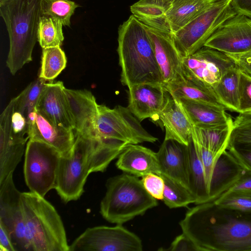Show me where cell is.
Masks as SVG:
<instances>
[{"mask_svg": "<svg viewBox=\"0 0 251 251\" xmlns=\"http://www.w3.org/2000/svg\"><path fill=\"white\" fill-rule=\"evenodd\" d=\"M10 174L0 182V224L9 232L16 251H32L26 229L21 194Z\"/></svg>", "mask_w": 251, "mask_h": 251, "instance_id": "7c38bea8", "label": "cell"}, {"mask_svg": "<svg viewBox=\"0 0 251 251\" xmlns=\"http://www.w3.org/2000/svg\"><path fill=\"white\" fill-rule=\"evenodd\" d=\"M218 204L232 208L251 211V191H229L214 201Z\"/></svg>", "mask_w": 251, "mask_h": 251, "instance_id": "d590c367", "label": "cell"}, {"mask_svg": "<svg viewBox=\"0 0 251 251\" xmlns=\"http://www.w3.org/2000/svg\"><path fill=\"white\" fill-rule=\"evenodd\" d=\"M232 0H217L172 35L183 57L188 56L203 47L221 25L237 14Z\"/></svg>", "mask_w": 251, "mask_h": 251, "instance_id": "52a82bcc", "label": "cell"}, {"mask_svg": "<svg viewBox=\"0 0 251 251\" xmlns=\"http://www.w3.org/2000/svg\"></svg>", "mask_w": 251, "mask_h": 251, "instance_id": "bcb514c9", "label": "cell"}, {"mask_svg": "<svg viewBox=\"0 0 251 251\" xmlns=\"http://www.w3.org/2000/svg\"><path fill=\"white\" fill-rule=\"evenodd\" d=\"M97 142L75 135L71 154L61 156L54 189L65 202L77 200L84 192L87 178L92 173L91 157Z\"/></svg>", "mask_w": 251, "mask_h": 251, "instance_id": "8992f818", "label": "cell"}, {"mask_svg": "<svg viewBox=\"0 0 251 251\" xmlns=\"http://www.w3.org/2000/svg\"><path fill=\"white\" fill-rule=\"evenodd\" d=\"M42 0H7L0 4V15L9 38L6 66L14 75L32 61L38 41Z\"/></svg>", "mask_w": 251, "mask_h": 251, "instance_id": "3957f363", "label": "cell"}, {"mask_svg": "<svg viewBox=\"0 0 251 251\" xmlns=\"http://www.w3.org/2000/svg\"><path fill=\"white\" fill-rule=\"evenodd\" d=\"M169 92L163 84H138L128 87V106L130 112L140 121L147 118L159 120Z\"/></svg>", "mask_w": 251, "mask_h": 251, "instance_id": "ac0fdd59", "label": "cell"}, {"mask_svg": "<svg viewBox=\"0 0 251 251\" xmlns=\"http://www.w3.org/2000/svg\"><path fill=\"white\" fill-rule=\"evenodd\" d=\"M239 191H251V171L245 170L236 181L224 193Z\"/></svg>", "mask_w": 251, "mask_h": 251, "instance_id": "60d3db41", "label": "cell"}, {"mask_svg": "<svg viewBox=\"0 0 251 251\" xmlns=\"http://www.w3.org/2000/svg\"><path fill=\"white\" fill-rule=\"evenodd\" d=\"M193 125L196 127H213L233 122L224 107L186 99H176Z\"/></svg>", "mask_w": 251, "mask_h": 251, "instance_id": "cb8c5ba5", "label": "cell"}, {"mask_svg": "<svg viewBox=\"0 0 251 251\" xmlns=\"http://www.w3.org/2000/svg\"><path fill=\"white\" fill-rule=\"evenodd\" d=\"M242 71L251 76V51L242 54H226Z\"/></svg>", "mask_w": 251, "mask_h": 251, "instance_id": "ab89813d", "label": "cell"}, {"mask_svg": "<svg viewBox=\"0 0 251 251\" xmlns=\"http://www.w3.org/2000/svg\"><path fill=\"white\" fill-rule=\"evenodd\" d=\"M62 26L58 20L42 16L38 28V41L42 49L62 45L64 39Z\"/></svg>", "mask_w": 251, "mask_h": 251, "instance_id": "d6a6232c", "label": "cell"}, {"mask_svg": "<svg viewBox=\"0 0 251 251\" xmlns=\"http://www.w3.org/2000/svg\"><path fill=\"white\" fill-rule=\"evenodd\" d=\"M117 167L137 177L154 173L161 175L156 152L138 144L127 145L118 156Z\"/></svg>", "mask_w": 251, "mask_h": 251, "instance_id": "603a6c76", "label": "cell"}, {"mask_svg": "<svg viewBox=\"0 0 251 251\" xmlns=\"http://www.w3.org/2000/svg\"><path fill=\"white\" fill-rule=\"evenodd\" d=\"M232 126L233 122L213 127L194 126L192 136L213 152L222 154L228 146Z\"/></svg>", "mask_w": 251, "mask_h": 251, "instance_id": "4316f807", "label": "cell"}, {"mask_svg": "<svg viewBox=\"0 0 251 251\" xmlns=\"http://www.w3.org/2000/svg\"><path fill=\"white\" fill-rule=\"evenodd\" d=\"M100 204V213L107 221L120 225L143 215L158 205L145 189L141 179L126 173L110 177Z\"/></svg>", "mask_w": 251, "mask_h": 251, "instance_id": "277c9868", "label": "cell"}, {"mask_svg": "<svg viewBox=\"0 0 251 251\" xmlns=\"http://www.w3.org/2000/svg\"><path fill=\"white\" fill-rule=\"evenodd\" d=\"M146 190L156 200H162L164 190V180L161 175L151 173L142 177Z\"/></svg>", "mask_w": 251, "mask_h": 251, "instance_id": "74e56055", "label": "cell"}, {"mask_svg": "<svg viewBox=\"0 0 251 251\" xmlns=\"http://www.w3.org/2000/svg\"><path fill=\"white\" fill-rule=\"evenodd\" d=\"M166 251H201L200 247L184 233L176 237Z\"/></svg>", "mask_w": 251, "mask_h": 251, "instance_id": "f35d334b", "label": "cell"}, {"mask_svg": "<svg viewBox=\"0 0 251 251\" xmlns=\"http://www.w3.org/2000/svg\"><path fill=\"white\" fill-rule=\"evenodd\" d=\"M29 140L27 126L10 120L8 104L0 116V182L13 173L25 152Z\"/></svg>", "mask_w": 251, "mask_h": 251, "instance_id": "4fadbf2b", "label": "cell"}, {"mask_svg": "<svg viewBox=\"0 0 251 251\" xmlns=\"http://www.w3.org/2000/svg\"><path fill=\"white\" fill-rule=\"evenodd\" d=\"M164 180L162 201L170 208L185 207L195 203V199L191 191L178 182L160 175Z\"/></svg>", "mask_w": 251, "mask_h": 251, "instance_id": "1f68e13d", "label": "cell"}, {"mask_svg": "<svg viewBox=\"0 0 251 251\" xmlns=\"http://www.w3.org/2000/svg\"><path fill=\"white\" fill-rule=\"evenodd\" d=\"M203 46L225 54L251 51V18L237 13L221 25Z\"/></svg>", "mask_w": 251, "mask_h": 251, "instance_id": "5bb4252c", "label": "cell"}, {"mask_svg": "<svg viewBox=\"0 0 251 251\" xmlns=\"http://www.w3.org/2000/svg\"><path fill=\"white\" fill-rule=\"evenodd\" d=\"M0 251H16L10 235L1 224H0Z\"/></svg>", "mask_w": 251, "mask_h": 251, "instance_id": "7bdbcfd3", "label": "cell"}, {"mask_svg": "<svg viewBox=\"0 0 251 251\" xmlns=\"http://www.w3.org/2000/svg\"><path fill=\"white\" fill-rule=\"evenodd\" d=\"M156 154L161 175L178 182L189 189L187 146L174 140L164 139Z\"/></svg>", "mask_w": 251, "mask_h": 251, "instance_id": "44dd1931", "label": "cell"}, {"mask_svg": "<svg viewBox=\"0 0 251 251\" xmlns=\"http://www.w3.org/2000/svg\"><path fill=\"white\" fill-rule=\"evenodd\" d=\"M97 130L100 139L130 144L154 143L158 139L146 131L128 108L118 105L110 108L98 104Z\"/></svg>", "mask_w": 251, "mask_h": 251, "instance_id": "9c48e42d", "label": "cell"}, {"mask_svg": "<svg viewBox=\"0 0 251 251\" xmlns=\"http://www.w3.org/2000/svg\"><path fill=\"white\" fill-rule=\"evenodd\" d=\"M66 64V55L60 47L44 48L39 76L47 81H52L65 69Z\"/></svg>", "mask_w": 251, "mask_h": 251, "instance_id": "f546056e", "label": "cell"}, {"mask_svg": "<svg viewBox=\"0 0 251 251\" xmlns=\"http://www.w3.org/2000/svg\"><path fill=\"white\" fill-rule=\"evenodd\" d=\"M65 92L74 122L75 135L100 140L97 130L98 104L89 90L65 88Z\"/></svg>", "mask_w": 251, "mask_h": 251, "instance_id": "e0dca14e", "label": "cell"}, {"mask_svg": "<svg viewBox=\"0 0 251 251\" xmlns=\"http://www.w3.org/2000/svg\"><path fill=\"white\" fill-rule=\"evenodd\" d=\"M187 156L189 189L195 199V204L209 202L204 169L192 137L187 145Z\"/></svg>", "mask_w": 251, "mask_h": 251, "instance_id": "d4e9b609", "label": "cell"}, {"mask_svg": "<svg viewBox=\"0 0 251 251\" xmlns=\"http://www.w3.org/2000/svg\"><path fill=\"white\" fill-rule=\"evenodd\" d=\"M142 242L135 233L117 224L87 228L70 245L69 251H142Z\"/></svg>", "mask_w": 251, "mask_h": 251, "instance_id": "30bf717a", "label": "cell"}, {"mask_svg": "<svg viewBox=\"0 0 251 251\" xmlns=\"http://www.w3.org/2000/svg\"><path fill=\"white\" fill-rule=\"evenodd\" d=\"M29 140L46 144L62 156L71 154L75 140L74 130L60 127L48 120L36 108L27 117Z\"/></svg>", "mask_w": 251, "mask_h": 251, "instance_id": "2e32d148", "label": "cell"}, {"mask_svg": "<svg viewBox=\"0 0 251 251\" xmlns=\"http://www.w3.org/2000/svg\"><path fill=\"white\" fill-rule=\"evenodd\" d=\"M229 148L251 150V114L239 113L233 121Z\"/></svg>", "mask_w": 251, "mask_h": 251, "instance_id": "836d02e7", "label": "cell"}, {"mask_svg": "<svg viewBox=\"0 0 251 251\" xmlns=\"http://www.w3.org/2000/svg\"><path fill=\"white\" fill-rule=\"evenodd\" d=\"M232 5L237 13L251 18V0H232Z\"/></svg>", "mask_w": 251, "mask_h": 251, "instance_id": "ee69618b", "label": "cell"}, {"mask_svg": "<svg viewBox=\"0 0 251 251\" xmlns=\"http://www.w3.org/2000/svg\"><path fill=\"white\" fill-rule=\"evenodd\" d=\"M165 130V140H174L187 146L194 126L179 101L169 93L158 116Z\"/></svg>", "mask_w": 251, "mask_h": 251, "instance_id": "7402d4cb", "label": "cell"}, {"mask_svg": "<svg viewBox=\"0 0 251 251\" xmlns=\"http://www.w3.org/2000/svg\"><path fill=\"white\" fill-rule=\"evenodd\" d=\"M7 0H0V4H2L5 1H6Z\"/></svg>", "mask_w": 251, "mask_h": 251, "instance_id": "f6af8a7d", "label": "cell"}, {"mask_svg": "<svg viewBox=\"0 0 251 251\" xmlns=\"http://www.w3.org/2000/svg\"><path fill=\"white\" fill-rule=\"evenodd\" d=\"M217 1L175 0L169 8L151 27L172 35Z\"/></svg>", "mask_w": 251, "mask_h": 251, "instance_id": "ffe728a7", "label": "cell"}, {"mask_svg": "<svg viewBox=\"0 0 251 251\" xmlns=\"http://www.w3.org/2000/svg\"><path fill=\"white\" fill-rule=\"evenodd\" d=\"M240 69L236 65L227 71L214 89V93L226 109L238 112Z\"/></svg>", "mask_w": 251, "mask_h": 251, "instance_id": "484cf974", "label": "cell"}, {"mask_svg": "<svg viewBox=\"0 0 251 251\" xmlns=\"http://www.w3.org/2000/svg\"><path fill=\"white\" fill-rule=\"evenodd\" d=\"M21 201L32 251H69L63 222L54 206L30 191L22 192Z\"/></svg>", "mask_w": 251, "mask_h": 251, "instance_id": "5b68a950", "label": "cell"}, {"mask_svg": "<svg viewBox=\"0 0 251 251\" xmlns=\"http://www.w3.org/2000/svg\"><path fill=\"white\" fill-rule=\"evenodd\" d=\"M62 81L47 82L36 109L55 125L74 130V122Z\"/></svg>", "mask_w": 251, "mask_h": 251, "instance_id": "d6986e66", "label": "cell"}, {"mask_svg": "<svg viewBox=\"0 0 251 251\" xmlns=\"http://www.w3.org/2000/svg\"><path fill=\"white\" fill-rule=\"evenodd\" d=\"M47 81L38 76L30 83L16 97L11 100L14 108L27 118L34 111Z\"/></svg>", "mask_w": 251, "mask_h": 251, "instance_id": "4dcf8cb0", "label": "cell"}, {"mask_svg": "<svg viewBox=\"0 0 251 251\" xmlns=\"http://www.w3.org/2000/svg\"><path fill=\"white\" fill-rule=\"evenodd\" d=\"M117 52L121 82L129 87L142 83L163 84L146 25L131 15L118 28Z\"/></svg>", "mask_w": 251, "mask_h": 251, "instance_id": "7a4b0ae2", "label": "cell"}, {"mask_svg": "<svg viewBox=\"0 0 251 251\" xmlns=\"http://www.w3.org/2000/svg\"><path fill=\"white\" fill-rule=\"evenodd\" d=\"M79 5L71 0H42L43 16L60 21L63 25L70 26L71 18Z\"/></svg>", "mask_w": 251, "mask_h": 251, "instance_id": "e575fe53", "label": "cell"}, {"mask_svg": "<svg viewBox=\"0 0 251 251\" xmlns=\"http://www.w3.org/2000/svg\"><path fill=\"white\" fill-rule=\"evenodd\" d=\"M164 86L176 99H186L225 107L213 93L187 79L184 81L170 83Z\"/></svg>", "mask_w": 251, "mask_h": 251, "instance_id": "83f0119b", "label": "cell"}, {"mask_svg": "<svg viewBox=\"0 0 251 251\" xmlns=\"http://www.w3.org/2000/svg\"><path fill=\"white\" fill-rule=\"evenodd\" d=\"M186 79L212 93L224 74L236 66L226 54L202 47L193 54L183 57Z\"/></svg>", "mask_w": 251, "mask_h": 251, "instance_id": "8fae6325", "label": "cell"}, {"mask_svg": "<svg viewBox=\"0 0 251 251\" xmlns=\"http://www.w3.org/2000/svg\"><path fill=\"white\" fill-rule=\"evenodd\" d=\"M245 170L251 171V150L229 148L226 149Z\"/></svg>", "mask_w": 251, "mask_h": 251, "instance_id": "b9f144b4", "label": "cell"}, {"mask_svg": "<svg viewBox=\"0 0 251 251\" xmlns=\"http://www.w3.org/2000/svg\"><path fill=\"white\" fill-rule=\"evenodd\" d=\"M61 156L53 147L28 140L25 152L24 174L30 192L44 197L55 189Z\"/></svg>", "mask_w": 251, "mask_h": 251, "instance_id": "ba28073f", "label": "cell"}, {"mask_svg": "<svg viewBox=\"0 0 251 251\" xmlns=\"http://www.w3.org/2000/svg\"><path fill=\"white\" fill-rule=\"evenodd\" d=\"M238 113L251 114V76L241 70Z\"/></svg>", "mask_w": 251, "mask_h": 251, "instance_id": "8d00e7d4", "label": "cell"}, {"mask_svg": "<svg viewBox=\"0 0 251 251\" xmlns=\"http://www.w3.org/2000/svg\"><path fill=\"white\" fill-rule=\"evenodd\" d=\"M175 0H139L130 6V11L144 24L151 26L169 8Z\"/></svg>", "mask_w": 251, "mask_h": 251, "instance_id": "f1b7e54d", "label": "cell"}, {"mask_svg": "<svg viewBox=\"0 0 251 251\" xmlns=\"http://www.w3.org/2000/svg\"><path fill=\"white\" fill-rule=\"evenodd\" d=\"M145 25L164 85L185 81L183 56L176 47L172 35Z\"/></svg>", "mask_w": 251, "mask_h": 251, "instance_id": "9a60e30c", "label": "cell"}, {"mask_svg": "<svg viewBox=\"0 0 251 251\" xmlns=\"http://www.w3.org/2000/svg\"><path fill=\"white\" fill-rule=\"evenodd\" d=\"M201 251H251V211L210 201L196 204L179 222Z\"/></svg>", "mask_w": 251, "mask_h": 251, "instance_id": "6da1fadb", "label": "cell"}]
</instances>
